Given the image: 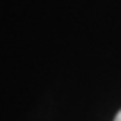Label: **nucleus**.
Returning <instances> with one entry per match:
<instances>
[{"label": "nucleus", "instance_id": "obj_1", "mask_svg": "<svg viewBox=\"0 0 121 121\" xmlns=\"http://www.w3.org/2000/svg\"><path fill=\"white\" fill-rule=\"evenodd\" d=\"M114 121H121V111L118 112V114L115 115V118H114Z\"/></svg>", "mask_w": 121, "mask_h": 121}]
</instances>
